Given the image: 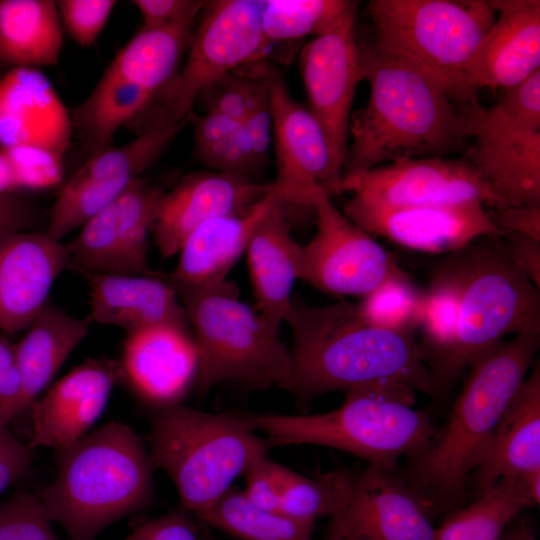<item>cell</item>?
<instances>
[{"label":"cell","instance_id":"1","mask_svg":"<svg viewBox=\"0 0 540 540\" xmlns=\"http://www.w3.org/2000/svg\"><path fill=\"white\" fill-rule=\"evenodd\" d=\"M365 107L352 113L343 174L406 158L466 152L475 110L463 106L423 67L374 44L360 46ZM342 174V175H343Z\"/></svg>","mask_w":540,"mask_h":540},{"label":"cell","instance_id":"2","mask_svg":"<svg viewBox=\"0 0 540 540\" xmlns=\"http://www.w3.org/2000/svg\"><path fill=\"white\" fill-rule=\"evenodd\" d=\"M285 322L292 331V395L302 412L322 394L380 381L405 383L432 396L443 391L415 333L376 328L344 299L313 306L293 294Z\"/></svg>","mask_w":540,"mask_h":540},{"label":"cell","instance_id":"3","mask_svg":"<svg viewBox=\"0 0 540 540\" xmlns=\"http://www.w3.org/2000/svg\"><path fill=\"white\" fill-rule=\"evenodd\" d=\"M540 332L500 340L469 366L447 421L410 456L407 485L429 511L456 508L472 473L483 462L495 429L525 380Z\"/></svg>","mask_w":540,"mask_h":540},{"label":"cell","instance_id":"4","mask_svg":"<svg viewBox=\"0 0 540 540\" xmlns=\"http://www.w3.org/2000/svg\"><path fill=\"white\" fill-rule=\"evenodd\" d=\"M57 472L39 497L72 540H94L114 522L147 507L155 468L143 440L110 422L56 450Z\"/></svg>","mask_w":540,"mask_h":540},{"label":"cell","instance_id":"5","mask_svg":"<svg viewBox=\"0 0 540 540\" xmlns=\"http://www.w3.org/2000/svg\"><path fill=\"white\" fill-rule=\"evenodd\" d=\"M415 390L408 384L380 381L346 391L344 403L325 413L290 415L243 413L271 448L318 445L334 448L394 471L398 459L424 448L434 428L428 415L413 409Z\"/></svg>","mask_w":540,"mask_h":540},{"label":"cell","instance_id":"6","mask_svg":"<svg viewBox=\"0 0 540 540\" xmlns=\"http://www.w3.org/2000/svg\"><path fill=\"white\" fill-rule=\"evenodd\" d=\"M150 458L175 484L180 508L194 516L211 507L271 446L240 415L182 404L150 418Z\"/></svg>","mask_w":540,"mask_h":540},{"label":"cell","instance_id":"7","mask_svg":"<svg viewBox=\"0 0 540 540\" xmlns=\"http://www.w3.org/2000/svg\"><path fill=\"white\" fill-rule=\"evenodd\" d=\"M172 288L194 331L199 399L224 382L250 390L279 387L293 394L290 349L255 309L239 300L236 284L227 280L215 287Z\"/></svg>","mask_w":540,"mask_h":540},{"label":"cell","instance_id":"8","mask_svg":"<svg viewBox=\"0 0 540 540\" xmlns=\"http://www.w3.org/2000/svg\"><path fill=\"white\" fill-rule=\"evenodd\" d=\"M367 14L374 45L400 54L438 78L466 108L480 104L466 69L495 21L484 0H372Z\"/></svg>","mask_w":540,"mask_h":540},{"label":"cell","instance_id":"9","mask_svg":"<svg viewBox=\"0 0 540 540\" xmlns=\"http://www.w3.org/2000/svg\"><path fill=\"white\" fill-rule=\"evenodd\" d=\"M462 251L456 339L435 376L443 391L505 335L540 332L539 288L511 260L502 236H483Z\"/></svg>","mask_w":540,"mask_h":540},{"label":"cell","instance_id":"10","mask_svg":"<svg viewBox=\"0 0 540 540\" xmlns=\"http://www.w3.org/2000/svg\"><path fill=\"white\" fill-rule=\"evenodd\" d=\"M261 9L262 0L207 1L178 73L129 127L138 135L190 123L193 106L209 85L262 61L267 48Z\"/></svg>","mask_w":540,"mask_h":540},{"label":"cell","instance_id":"11","mask_svg":"<svg viewBox=\"0 0 540 540\" xmlns=\"http://www.w3.org/2000/svg\"><path fill=\"white\" fill-rule=\"evenodd\" d=\"M463 157L487 181L501 208L540 205V71L473 113Z\"/></svg>","mask_w":540,"mask_h":540},{"label":"cell","instance_id":"12","mask_svg":"<svg viewBox=\"0 0 540 540\" xmlns=\"http://www.w3.org/2000/svg\"><path fill=\"white\" fill-rule=\"evenodd\" d=\"M311 206L315 236L300 248L299 279L334 296H365L389 278L406 274L393 256L317 190Z\"/></svg>","mask_w":540,"mask_h":540},{"label":"cell","instance_id":"13","mask_svg":"<svg viewBox=\"0 0 540 540\" xmlns=\"http://www.w3.org/2000/svg\"><path fill=\"white\" fill-rule=\"evenodd\" d=\"M276 159L274 190L286 205L310 207L314 193L324 189L340 195L342 174L334 167L326 135L307 108L296 102L281 76L266 66Z\"/></svg>","mask_w":540,"mask_h":540},{"label":"cell","instance_id":"14","mask_svg":"<svg viewBox=\"0 0 540 540\" xmlns=\"http://www.w3.org/2000/svg\"><path fill=\"white\" fill-rule=\"evenodd\" d=\"M340 192L397 206H452L480 202L500 209L487 181L464 157L401 159L388 165L343 174Z\"/></svg>","mask_w":540,"mask_h":540},{"label":"cell","instance_id":"15","mask_svg":"<svg viewBox=\"0 0 540 540\" xmlns=\"http://www.w3.org/2000/svg\"><path fill=\"white\" fill-rule=\"evenodd\" d=\"M354 12L329 32L308 41L299 64L308 110L322 127L336 170L343 174L352 104L364 80Z\"/></svg>","mask_w":540,"mask_h":540},{"label":"cell","instance_id":"16","mask_svg":"<svg viewBox=\"0 0 540 540\" xmlns=\"http://www.w3.org/2000/svg\"><path fill=\"white\" fill-rule=\"evenodd\" d=\"M343 213L370 235L429 254H450L483 236H503L480 202L397 206L352 194L343 206Z\"/></svg>","mask_w":540,"mask_h":540},{"label":"cell","instance_id":"17","mask_svg":"<svg viewBox=\"0 0 540 540\" xmlns=\"http://www.w3.org/2000/svg\"><path fill=\"white\" fill-rule=\"evenodd\" d=\"M393 472L374 465L360 473L348 471L330 525L362 540H434L430 511Z\"/></svg>","mask_w":540,"mask_h":540},{"label":"cell","instance_id":"18","mask_svg":"<svg viewBox=\"0 0 540 540\" xmlns=\"http://www.w3.org/2000/svg\"><path fill=\"white\" fill-rule=\"evenodd\" d=\"M249 176L229 172H196L164 192L151 236L163 259L178 254L183 242L211 219L242 214L270 190Z\"/></svg>","mask_w":540,"mask_h":540},{"label":"cell","instance_id":"19","mask_svg":"<svg viewBox=\"0 0 540 540\" xmlns=\"http://www.w3.org/2000/svg\"><path fill=\"white\" fill-rule=\"evenodd\" d=\"M123 378L112 359H88L31 404L32 448H64L85 436L101 417L112 388Z\"/></svg>","mask_w":540,"mask_h":540},{"label":"cell","instance_id":"20","mask_svg":"<svg viewBox=\"0 0 540 540\" xmlns=\"http://www.w3.org/2000/svg\"><path fill=\"white\" fill-rule=\"evenodd\" d=\"M495 21L466 69V84L479 89H512L540 71V1L491 0Z\"/></svg>","mask_w":540,"mask_h":540},{"label":"cell","instance_id":"21","mask_svg":"<svg viewBox=\"0 0 540 540\" xmlns=\"http://www.w3.org/2000/svg\"><path fill=\"white\" fill-rule=\"evenodd\" d=\"M68 268L66 246L45 232H18L0 241V330L29 328Z\"/></svg>","mask_w":540,"mask_h":540},{"label":"cell","instance_id":"22","mask_svg":"<svg viewBox=\"0 0 540 540\" xmlns=\"http://www.w3.org/2000/svg\"><path fill=\"white\" fill-rule=\"evenodd\" d=\"M120 365L138 396L157 409L181 404L199 373L194 339L170 326L128 334Z\"/></svg>","mask_w":540,"mask_h":540},{"label":"cell","instance_id":"23","mask_svg":"<svg viewBox=\"0 0 540 540\" xmlns=\"http://www.w3.org/2000/svg\"><path fill=\"white\" fill-rule=\"evenodd\" d=\"M73 126L70 112L38 69L19 67L0 80V145L31 147L64 157Z\"/></svg>","mask_w":540,"mask_h":540},{"label":"cell","instance_id":"24","mask_svg":"<svg viewBox=\"0 0 540 540\" xmlns=\"http://www.w3.org/2000/svg\"><path fill=\"white\" fill-rule=\"evenodd\" d=\"M286 207L276 195L245 251L256 299L255 310L276 332L285 322L292 304L293 286L299 279L301 245L291 236Z\"/></svg>","mask_w":540,"mask_h":540},{"label":"cell","instance_id":"25","mask_svg":"<svg viewBox=\"0 0 540 540\" xmlns=\"http://www.w3.org/2000/svg\"><path fill=\"white\" fill-rule=\"evenodd\" d=\"M89 284L88 318L122 328L127 335L157 326L187 330L189 321L175 290L148 275H95Z\"/></svg>","mask_w":540,"mask_h":540},{"label":"cell","instance_id":"26","mask_svg":"<svg viewBox=\"0 0 540 540\" xmlns=\"http://www.w3.org/2000/svg\"><path fill=\"white\" fill-rule=\"evenodd\" d=\"M276 195L272 184L271 190L247 212L217 217L197 227L183 242L177 266L166 282L195 288L225 283Z\"/></svg>","mask_w":540,"mask_h":540},{"label":"cell","instance_id":"27","mask_svg":"<svg viewBox=\"0 0 540 540\" xmlns=\"http://www.w3.org/2000/svg\"><path fill=\"white\" fill-rule=\"evenodd\" d=\"M540 470V366L537 363L503 413L488 452L473 472L475 498L502 478Z\"/></svg>","mask_w":540,"mask_h":540},{"label":"cell","instance_id":"28","mask_svg":"<svg viewBox=\"0 0 540 540\" xmlns=\"http://www.w3.org/2000/svg\"><path fill=\"white\" fill-rule=\"evenodd\" d=\"M91 325L88 317L76 318L46 303L28 333L15 345L21 391L14 415L30 406L49 385L66 359L87 337Z\"/></svg>","mask_w":540,"mask_h":540},{"label":"cell","instance_id":"29","mask_svg":"<svg viewBox=\"0 0 540 540\" xmlns=\"http://www.w3.org/2000/svg\"><path fill=\"white\" fill-rule=\"evenodd\" d=\"M63 46L56 1L0 2V56L20 67L58 64Z\"/></svg>","mask_w":540,"mask_h":540},{"label":"cell","instance_id":"30","mask_svg":"<svg viewBox=\"0 0 540 540\" xmlns=\"http://www.w3.org/2000/svg\"><path fill=\"white\" fill-rule=\"evenodd\" d=\"M462 249L448 254L433 271L419 329L423 358L435 378L455 339L464 281ZM436 380V378H435Z\"/></svg>","mask_w":540,"mask_h":540},{"label":"cell","instance_id":"31","mask_svg":"<svg viewBox=\"0 0 540 540\" xmlns=\"http://www.w3.org/2000/svg\"><path fill=\"white\" fill-rule=\"evenodd\" d=\"M534 505L523 477L502 478L469 506L451 513L435 530L434 540H500L504 528Z\"/></svg>","mask_w":540,"mask_h":540},{"label":"cell","instance_id":"32","mask_svg":"<svg viewBox=\"0 0 540 540\" xmlns=\"http://www.w3.org/2000/svg\"><path fill=\"white\" fill-rule=\"evenodd\" d=\"M194 517L239 540H311L314 529V524L257 507L235 486Z\"/></svg>","mask_w":540,"mask_h":540},{"label":"cell","instance_id":"33","mask_svg":"<svg viewBox=\"0 0 540 540\" xmlns=\"http://www.w3.org/2000/svg\"><path fill=\"white\" fill-rule=\"evenodd\" d=\"M357 6L349 0H262L265 46L325 34L357 12Z\"/></svg>","mask_w":540,"mask_h":540},{"label":"cell","instance_id":"34","mask_svg":"<svg viewBox=\"0 0 540 540\" xmlns=\"http://www.w3.org/2000/svg\"><path fill=\"white\" fill-rule=\"evenodd\" d=\"M69 268L84 275H131L119 231L116 202L82 226L65 245Z\"/></svg>","mask_w":540,"mask_h":540},{"label":"cell","instance_id":"35","mask_svg":"<svg viewBox=\"0 0 540 540\" xmlns=\"http://www.w3.org/2000/svg\"><path fill=\"white\" fill-rule=\"evenodd\" d=\"M188 123L146 131L121 147L105 149L89 157L72 176L134 181L162 156Z\"/></svg>","mask_w":540,"mask_h":540},{"label":"cell","instance_id":"36","mask_svg":"<svg viewBox=\"0 0 540 540\" xmlns=\"http://www.w3.org/2000/svg\"><path fill=\"white\" fill-rule=\"evenodd\" d=\"M164 191L135 179L116 201L119 231L131 275L147 273L148 238Z\"/></svg>","mask_w":540,"mask_h":540},{"label":"cell","instance_id":"37","mask_svg":"<svg viewBox=\"0 0 540 540\" xmlns=\"http://www.w3.org/2000/svg\"><path fill=\"white\" fill-rule=\"evenodd\" d=\"M426 291L409 275L389 278L362 297L357 309L370 325L383 330L416 333L425 307Z\"/></svg>","mask_w":540,"mask_h":540},{"label":"cell","instance_id":"38","mask_svg":"<svg viewBox=\"0 0 540 540\" xmlns=\"http://www.w3.org/2000/svg\"><path fill=\"white\" fill-rule=\"evenodd\" d=\"M346 470H334L312 478L294 472L279 508L292 519L314 524L319 517H332L340 508Z\"/></svg>","mask_w":540,"mask_h":540},{"label":"cell","instance_id":"39","mask_svg":"<svg viewBox=\"0 0 540 540\" xmlns=\"http://www.w3.org/2000/svg\"><path fill=\"white\" fill-rule=\"evenodd\" d=\"M0 540H60L39 495L16 491L0 501Z\"/></svg>","mask_w":540,"mask_h":540},{"label":"cell","instance_id":"40","mask_svg":"<svg viewBox=\"0 0 540 540\" xmlns=\"http://www.w3.org/2000/svg\"><path fill=\"white\" fill-rule=\"evenodd\" d=\"M197 158L214 171L250 177L262 165L258 161L243 124L236 130L195 150Z\"/></svg>","mask_w":540,"mask_h":540},{"label":"cell","instance_id":"41","mask_svg":"<svg viewBox=\"0 0 540 540\" xmlns=\"http://www.w3.org/2000/svg\"><path fill=\"white\" fill-rule=\"evenodd\" d=\"M114 0H58L60 20L70 37L81 47L98 39L116 6Z\"/></svg>","mask_w":540,"mask_h":540},{"label":"cell","instance_id":"42","mask_svg":"<svg viewBox=\"0 0 540 540\" xmlns=\"http://www.w3.org/2000/svg\"><path fill=\"white\" fill-rule=\"evenodd\" d=\"M5 154L14 169L18 187L45 189L62 179L63 158L60 156L31 147L5 149Z\"/></svg>","mask_w":540,"mask_h":540},{"label":"cell","instance_id":"43","mask_svg":"<svg viewBox=\"0 0 540 540\" xmlns=\"http://www.w3.org/2000/svg\"><path fill=\"white\" fill-rule=\"evenodd\" d=\"M293 474V470L266 456L246 473L243 493L257 507L278 512L284 491Z\"/></svg>","mask_w":540,"mask_h":540},{"label":"cell","instance_id":"44","mask_svg":"<svg viewBox=\"0 0 540 540\" xmlns=\"http://www.w3.org/2000/svg\"><path fill=\"white\" fill-rule=\"evenodd\" d=\"M193 516L179 508L142 524L123 540H204Z\"/></svg>","mask_w":540,"mask_h":540},{"label":"cell","instance_id":"45","mask_svg":"<svg viewBox=\"0 0 540 540\" xmlns=\"http://www.w3.org/2000/svg\"><path fill=\"white\" fill-rule=\"evenodd\" d=\"M207 1L201 0H134L143 27H159L197 19Z\"/></svg>","mask_w":540,"mask_h":540},{"label":"cell","instance_id":"46","mask_svg":"<svg viewBox=\"0 0 540 540\" xmlns=\"http://www.w3.org/2000/svg\"><path fill=\"white\" fill-rule=\"evenodd\" d=\"M34 459V448L0 424V495L29 470Z\"/></svg>","mask_w":540,"mask_h":540},{"label":"cell","instance_id":"47","mask_svg":"<svg viewBox=\"0 0 540 540\" xmlns=\"http://www.w3.org/2000/svg\"><path fill=\"white\" fill-rule=\"evenodd\" d=\"M21 391V378L16 361L15 345L6 334L0 335V424L15 416L14 407Z\"/></svg>","mask_w":540,"mask_h":540},{"label":"cell","instance_id":"48","mask_svg":"<svg viewBox=\"0 0 540 540\" xmlns=\"http://www.w3.org/2000/svg\"><path fill=\"white\" fill-rule=\"evenodd\" d=\"M242 124L258 161L263 165L272 142V114L267 81L266 88L257 97Z\"/></svg>","mask_w":540,"mask_h":540},{"label":"cell","instance_id":"49","mask_svg":"<svg viewBox=\"0 0 540 540\" xmlns=\"http://www.w3.org/2000/svg\"><path fill=\"white\" fill-rule=\"evenodd\" d=\"M493 226L502 235L519 233L540 241V205L510 206L487 211Z\"/></svg>","mask_w":540,"mask_h":540},{"label":"cell","instance_id":"50","mask_svg":"<svg viewBox=\"0 0 540 540\" xmlns=\"http://www.w3.org/2000/svg\"><path fill=\"white\" fill-rule=\"evenodd\" d=\"M502 239L511 260L540 288V241L519 233L505 234Z\"/></svg>","mask_w":540,"mask_h":540},{"label":"cell","instance_id":"51","mask_svg":"<svg viewBox=\"0 0 540 540\" xmlns=\"http://www.w3.org/2000/svg\"><path fill=\"white\" fill-rule=\"evenodd\" d=\"M33 221V214L20 200L0 194V241L4 238L25 231Z\"/></svg>","mask_w":540,"mask_h":540},{"label":"cell","instance_id":"52","mask_svg":"<svg viewBox=\"0 0 540 540\" xmlns=\"http://www.w3.org/2000/svg\"><path fill=\"white\" fill-rule=\"evenodd\" d=\"M18 187L16 175L7 155L0 153V194Z\"/></svg>","mask_w":540,"mask_h":540},{"label":"cell","instance_id":"53","mask_svg":"<svg viewBox=\"0 0 540 540\" xmlns=\"http://www.w3.org/2000/svg\"><path fill=\"white\" fill-rule=\"evenodd\" d=\"M500 540H536L531 527L523 522L510 529Z\"/></svg>","mask_w":540,"mask_h":540},{"label":"cell","instance_id":"54","mask_svg":"<svg viewBox=\"0 0 540 540\" xmlns=\"http://www.w3.org/2000/svg\"><path fill=\"white\" fill-rule=\"evenodd\" d=\"M525 484L528 488L530 496L535 504L540 501V470L531 472L523 476Z\"/></svg>","mask_w":540,"mask_h":540},{"label":"cell","instance_id":"55","mask_svg":"<svg viewBox=\"0 0 540 540\" xmlns=\"http://www.w3.org/2000/svg\"><path fill=\"white\" fill-rule=\"evenodd\" d=\"M326 540H362L359 537L329 525Z\"/></svg>","mask_w":540,"mask_h":540},{"label":"cell","instance_id":"56","mask_svg":"<svg viewBox=\"0 0 540 540\" xmlns=\"http://www.w3.org/2000/svg\"><path fill=\"white\" fill-rule=\"evenodd\" d=\"M203 538H204V540H213L212 537L210 536V534L208 532H206L205 529L203 530Z\"/></svg>","mask_w":540,"mask_h":540}]
</instances>
